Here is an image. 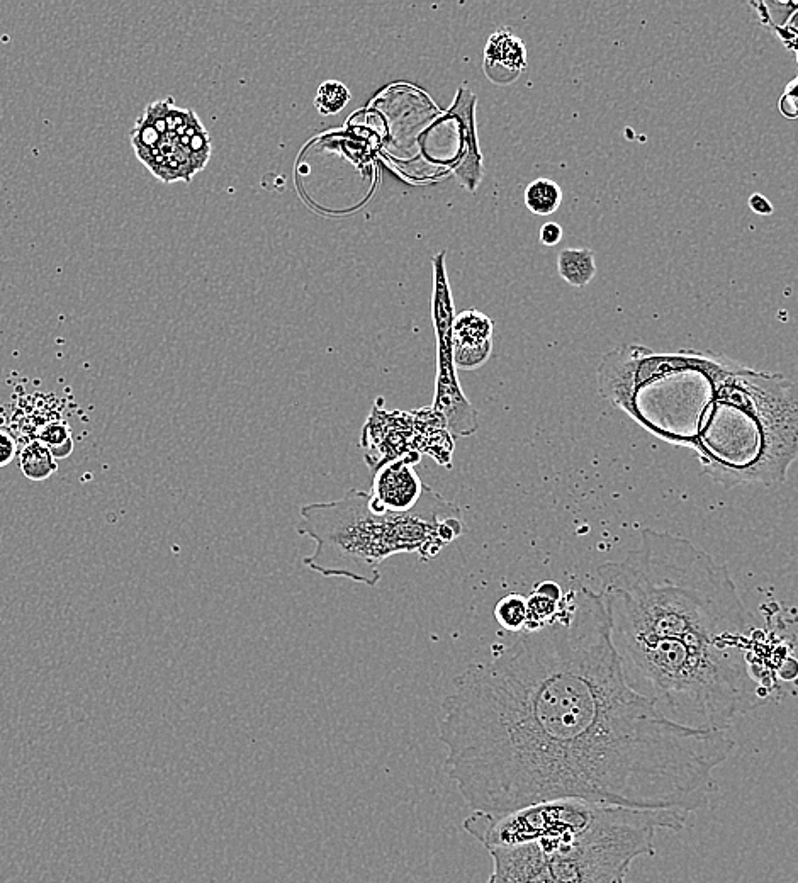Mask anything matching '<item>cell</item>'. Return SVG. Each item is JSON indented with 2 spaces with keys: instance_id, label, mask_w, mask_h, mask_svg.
Listing matches in <instances>:
<instances>
[{
  "instance_id": "1",
  "label": "cell",
  "mask_w": 798,
  "mask_h": 883,
  "mask_svg": "<svg viewBox=\"0 0 798 883\" xmlns=\"http://www.w3.org/2000/svg\"><path fill=\"white\" fill-rule=\"evenodd\" d=\"M439 739L464 802L491 814L552 800L692 814L736 748L630 687L602 595L586 586L551 624L457 676Z\"/></svg>"
},
{
  "instance_id": "2",
  "label": "cell",
  "mask_w": 798,
  "mask_h": 883,
  "mask_svg": "<svg viewBox=\"0 0 798 883\" xmlns=\"http://www.w3.org/2000/svg\"><path fill=\"white\" fill-rule=\"evenodd\" d=\"M598 578L625 680L669 720L727 731L768 697L749 661L758 622L729 568L692 540L644 529Z\"/></svg>"
},
{
  "instance_id": "3",
  "label": "cell",
  "mask_w": 798,
  "mask_h": 883,
  "mask_svg": "<svg viewBox=\"0 0 798 883\" xmlns=\"http://www.w3.org/2000/svg\"><path fill=\"white\" fill-rule=\"evenodd\" d=\"M598 388L654 437L695 450L724 490L785 483L798 459V383L780 374L714 352L629 344L603 355Z\"/></svg>"
},
{
  "instance_id": "4",
  "label": "cell",
  "mask_w": 798,
  "mask_h": 883,
  "mask_svg": "<svg viewBox=\"0 0 798 883\" xmlns=\"http://www.w3.org/2000/svg\"><path fill=\"white\" fill-rule=\"evenodd\" d=\"M299 515L298 534L315 542L304 564L325 578L366 586L381 581V564L389 557L415 552L430 561L466 532L461 508L430 486L410 512H388L371 493L352 490L306 505Z\"/></svg>"
},
{
  "instance_id": "5",
  "label": "cell",
  "mask_w": 798,
  "mask_h": 883,
  "mask_svg": "<svg viewBox=\"0 0 798 883\" xmlns=\"http://www.w3.org/2000/svg\"><path fill=\"white\" fill-rule=\"evenodd\" d=\"M688 816L603 805L596 821L576 836L489 851L493 870L484 883H625L634 861L656 853L659 829L678 833Z\"/></svg>"
},
{
  "instance_id": "6",
  "label": "cell",
  "mask_w": 798,
  "mask_h": 883,
  "mask_svg": "<svg viewBox=\"0 0 798 883\" xmlns=\"http://www.w3.org/2000/svg\"><path fill=\"white\" fill-rule=\"evenodd\" d=\"M602 809L585 800H552L501 814L474 812L464 829L486 850H506L583 833Z\"/></svg>"
},
{
  "instance_id": "7",
  "label": "cell",
  "mask_w": 798,
  "mask_h": 883,
  "mask_svg": "<svg viewBox=\"0 0 798 883\" xmlns=\"http://www.w3.org/2000/svg\"><path fill=\"white\" fill-rule=\"evenodd\" d=\"M433 265L432 320L437 337V377L432 410L444 418L450 435L469 437L479 428L478 411L467 400L454 360V299L450 293L445 255H435Z\"/></svg>"
},
{
  "instance_id": "8",
  "label": "cell",
  "mask_w": 798,
  "mask_h": 883,
  "mask_svg": "<svg viewBox=\"0 0 798 883\" xmlns=\"http://www.w3.org/2000/svg\"><path fill=\"white\" fill-rule=\"evenodd\" d=\"M422 461L420 452L389 461L374 471L371 495L388 512L405 513L416 507L427 484L416 474L415 466Z\"/></svg>"
},
{
  "instance_id": "9",
  "label": "cell",
  "mask_w": 798,
  "mask_h": 883,
  "mask_svg": "<svg viewBox=\"0 0 798 883\" xmlns=\"http://www.w3.org/2000/svg\"><path fill=\"white\" fill-rule=\"evenodd\" d=\"M476 106L478 97L474 96L473 90L459 87L456 101L447 111L449 118L456 119L461 135V150L454 172L461 186L469 192H476L483 180V155L479 152L476 133Z\"/></svg>"
},
{
  "instance_id": "10",
  "label": "cell",
  "mask_w": 798,
  "mask_h": 883,
  "mask_svg": "<svg viewBox=\"0 0 798 883\" xmlns=\"http://www.w3.org/2000/svg\"><path fill=\"white\" fill-rule=\"evenodd\" d=\"M495 325L478 310H466L454 320V360L457 369L483 366L493 350Z\"/></svg>"
},
{
  "instance_id": "11",
  "label": "cell",
  "mask_w": 798,
  "mask_h": 883,
  "mask_svg": "<svg viewBox=\"0 0 798 883\" xmlns=\"http://www.w3.org/2000/svg\"><path fill=\"white\" fill-rule=\"evenodd\" d=\"M527 68V48L512 29L489 36L484 48V74L495 84H512Z\"/></svg>"
},
{
  "instance_id": "12",
  "label": "cell",
  "mask_w": 798,
  "mask_h": 883,
  "mask_svg": "<svg viewBox=\"0 0 798 883\" xmlns=\"http://www.w3.org/2000/svg\"><path fill=\"white\" fill-rule=\"evenodd\" d=\"M562 600L564 593L556 581H542L535 585L527 597V625L523 632H534L551 624L561 612Z\"/></svg>"
},
{
  "instance_id": "13",
  "label": "cell",
  "mask_w": 798,
  "mask_h": 883,
  "mask_svg": "<svg viewBox=\"0 0 798 883\" xmlns=\"http://www.w3.org/2000/svg\"><path fill=\"white\" fill-rule=\"evenodd\" d=\"M557 270L571 286H588L596 274L595 255L588 248H564L557 255Z\"/></svg>"
},
{
  "instance_id": "14",
  "label": "cell",
  "mask_w": 798,
  "mask_h": 883,
  "mask_svg": "<svg viewBox=\"0 0 798 883\" xmlns=\"http://www.w3.org/2000/svg\"><path fill=\"white\" fill-rule=\"evenodd\" d=\"M19 464L24 476L31 481H45L58 469L57 459L41 440H33L24 447Z\"/></svg>"
},
{
  "instance_id": "15",
  "label": "cell",
  "mask_w": 798,
  "mask_h": 883,
  "mask_svg": "<svg viewBox=\"0 0 798 883\" xmlns=\"http://www.w3.org/2000/svg\"><path fill=\"white\" fill-rule=\"evenodd\" d=\"M562 203V189L554 180L537 179L525 189V206L537 216L556 213Z\"/></svg>"
},
{
  "instance_id": "16",
  "label": "cell",
  "mask_w": 798,
  "mask_h": 883,
  "mask_svg": "<svg viewBox=\"0 0 798 883\" xmlns=\"http://www.w3.org/2000/svg\"><path fill=\"white\" fill-rule=\"evenodd\" d=\"M495 619L508 632L522 634L527 625V597L520 593H508L496 603Z\"/></svg>"
},
{
  "instance_id": "17",
  "label": "cell",
  "mask_w": 798,
  "mask_h": 883,
  "mask_svg": "<svg viewBox=\"0 0 798 883\" xmlns=\"http://www.w3.org/2000/svg\"><path fill=\"white\" fill-rule=\"evenodd\" d=\"M350 101V90L338 80H326L318 87L315 96V107L323 116L338 114Z\"/></svg>"
},
{
  "instance_id": "18",
  "label": "cell",
  "mask_w": 798,
  "mask_h": 883,
  "mask_svg": "<svg viewBox=\"0 0 798 883\" xmlns=\"http://www.w3.org/2000/svg\"><path fill=\"white\" fill-rule=\"evenodd\" d=\"M162 138L157 128L145 116L136 121L135 128L131 131V143L141 162L160 147Z\"/></svg>"
},
{
  "instance_id": "19",
  "label": "cell",
  "mask_w": 798,
  "mask_h": 883,
  "mask_svg": "<svg viewBox=\"0 0 798 883\" xmlns=\"http://www.w3.org/2000/svg\"><path fill=\"white\" fill-rule=\"evenodd\" d=\"M41 442L51 450L55 459H65L74 452V440L65 423H53L41 432Z\"/></svg>"
},
{
  "instance_id": "20",
  "label": "cell",
  "mask_w": 798,
  "mask_h": 883,
  "mask_svg": "<svg viewBox=\"0 0 798 883\" xmlns=\"http://www.w3.org/2000/svg\"><path fill=\"white\" fill-rule=\"evenodd\" d=\"M14 456H16V440L12 439V435L0 430V467L9 466Z\"/></svg>"
},
{
  "instance_id": "21",
  "label": "cell",
  "mask_w": 798,
  "mask_h": 883,
  "mask_svg": "<svg viewBox=\"0 0 798 883\" xmlns=\"http://www.w3.org/2000/svg\"><path fill=\"white\" fill-rule=\"evenodd\" d=\"M562 240V228L557 223H546L540 228V242L547 247H554Z\"/></svg>"
}]
</instances>
